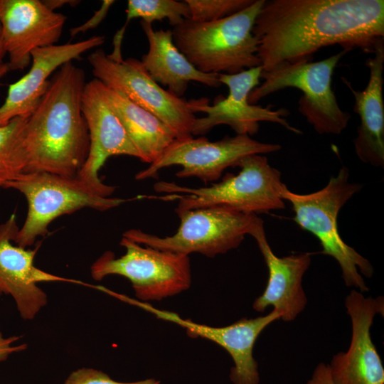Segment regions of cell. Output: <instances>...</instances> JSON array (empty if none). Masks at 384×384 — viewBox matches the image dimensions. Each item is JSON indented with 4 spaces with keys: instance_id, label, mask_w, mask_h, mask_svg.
I'll return each instance as SVG.
<instances>
[{
    "instance_id": "1",
    "label": "cell",
    "mask_w": 384,
    "mask_h": 384,
    "mask_svg": "<svg viewBox=\"0 0 384 384\" xmlns=\"http://www.w3.org/2000/svg\"><path fill=\"white\" fill-rule=\"evenodd\" d=\"M252 33L263 70L284 61L310 60L335 44L373 53L384 39V1H265Z\"/></svg>"
},
{
    "instance_id": "2",
    "label": "cell",
    "mask_w": 384,
    "mask_h": 384,
    "mask_svg": "<svg viewBox=\"0 0 384 384\" xmlns=\"http://www.w3.org/2000/svg\"><path fill=\"white\" fill-rule=\"evenodd\" d=\"M85 84L84 70L72 61L52 75L48 89L26 124L24 173L78 176L90 149L88 128L81 109Z\"/></svg>"
},
{
    "instance_id": "3",
    "label": "cell",
    "mask_w": 384,
    "mask_h": 384,
    "mask_svg": "<svg viewBox=\"0 0 384 384\" xmlns=\"http://www.w3.org/2000/svg\"><path fill=\"white\" fill-rule=\"evenodd\" d=\"M265 2L254 0L247 8L217 21L185 19L172 29L174 43L205 73L232 75L261 66L252 28Z\"/></svg>"
},
{
    "instance_id": "4",
    "label": "cell",
    "mask_w": 384,
    "mask_h": 384,
    "mask_svg": "<svg viewBox=\"0 0 384 384\" xmlns=\"http://www.w3.org/2000/svg\"><path fill=\"white\" fill-rule=\"evenodd\" d=\"M362 185L349 181V171L343 166L321 189L300 194L290 191L284 184L281 196L289 202L294 213V220L303 230L313 234L319 241L321 253L334 258L338 263L346 286L362 293L369 291L363 275L372 277L370 262L341 237L337 218L342 207Z\"/></svg>"
},
{
    "instance_id": "5",
    "label": "cell",
    "mask_w": 384,
    "mask_h": 384,
    "mask_svg": "<svg viewBox=\"0 0 384 384\" xmlns=\"http://www.w3.org/2000/svg\"><path fill=\"white\" fill-rule=\"evenodd\" d=\"M238 167L240 171L238 174L228 173L220 182L210 186L192 188L159 181L154 188L157 192L185 193L159 198L178 199L176 210L221 206L257 215L285 207V201L281 196L284 186L281 173L269 164L265 156H247L241 160Z\"/></svg>"
},
{
    "instance_id": "6",
    "label": "cell",
    "mask_w": 384,
    "mask_h": 384,
    "mask_svg": "<svg viewBox=\"0 0 384 384\" xmlns=\"http://www.w3.org/2000/svg\"><path fill=\"white\" fill-rule=\"evenodd\" d=\"M349 50L343 49L326 59L295 63L281 62L263 70L264 81L248 96L254 105L277 91L294 87L302 92L299 111L319 134H340L347 127L351 114L341 110L331 87L332 75L341 58Z\"/></svg>"
},
{
    "instance_id": "7",
    "label": "cell",
    "mask_w": 384,
    "mask_h": 384,
    "mask_svg": "<svg viewBox=\"0 0 384 384\" xmlns=\"http://www.w3.org/2000/svg\"><path fill=\"white\" fill-rule=\"evenodd\" d=\"M4 188L21 193L28 203L25 221L13 240L23 248L33 245L38 237L46 236L50 224L61 215L86 208L105 211L130 201L102 196L77 176L47 172L22 173Z\"/></svg>"
},
{
    "instance_id": "8",
    "label": "cell",
    "mask_w": 384,
    "mask_h": 384,
    "mask_svg": "<svg viewBox=\"0 0 384 384\" xmlns=\"http://www.w3.org/2000/svg\"><path fill=\"white\" fill-rule=\"evenodd\" d=\"M180 225L176 233L159 237L130 229L123 237L156 250L188 255L198 252L208 257L237 248L262 219L257 215L221 206L176 210Z\"/></svg>"
},
{
    "instance_id": "9",
    "label": "cell",
    "mask_w": 384,
    "mask_h": 384,
    "mask_svg": "<svg viewBox=\"0 0 384 384\" xmlns=\"http://www.w3.org/2000/svg\"><path fill=\"white\" fill-rule=\"evenodd\" d=\"M120 245L126 252L116 258L107 251L91 266L92 277L102 280L110 274L129 279L141 302L161 301L187 290L191 284L188 255L162 251L122 236Z\"/></svg>"
},
{
    "instance_id": "10",
    "label": "cell",
    "mask_w": 384,
    "mask_h": 384,
    "mask_svg": "<svg viewBox=\"0 0 384 384\" xmlns=\"http://www.w3.org/2000/svg\"><path fill=\"white\" fill-rule=\"evenodd\" d=\"M87 60L95 79L155 115L174 131L176 139L193 137L196 118L191 109L193 99L178 97L162 88L138 59L114 58L99 48Z\"/></svg>"
},
{
    "instance_id": "11",
    "label": "cell",
    "mask_w": 384,
    "mask_h": 384,
    "mask_svg": "<svg viewBox=\"0 0 384 384\" xmlns=\"http://www.w3.org/2000/svg\"><path fill=\"white\" fill-rule=\"evenodd\" d=\"M278 144L263 143L246 134L226 136L210 142L204 137L176 139L161 156L135 176L138 181L157 176L160 169L179 165L178 178L196 177L207 183L218 180L228 167L238 166L245 157L281 149Z\"/></svg>"
},
{
    "instance_id": "12",
    "label": "cell",
    "mask_w": 384,
    "mask_h": 384,
    "mask_svg": "<svg viewBox=\"0 0 384 384\" xmlns=\"http://www.w3.org/2000/svg\"><path fill=\"white\" fill-rule=\"evenodd\" d=\"M262 72V66H258L236 74H218L220 83L228 87V95L226 97L218 96L211 105L208 98L193 99L192 110L195 113L204 112L206 116L196 118L191 129L192 136L203 135L215 126L226 124L236 134L250 137L258 132L261 122L276 123L294 134H302L286 119L289 110L284 108L274 110L271 105L262 107L249 102L248 96L260 85Z\"/></svg>"
},
{
    "instance_id": "13",
    "label": "cell",
    "mask_w": 384,
    "mask_h": 384,
    "mask_svg": "<svg viewBox=\"0 0 384 384\" xmlns=\"http://www.w3.org/2000/svg\"><path fill=\"white\" fill-rule=\"evenodd\" d=\"M117 298L152 314L157 319L174 323L186 331L191 337H201L223 348L231 356L234 366L230 378L233 384H259L257 363L253 356L255 342L272 322L280 319L274 310L252 319L242 318L228 326L214 327L183 319L178 314L156 309L148 302H143L118 294Z\"/></svg>"
},
{
    "instance_id": "14",
    "label": "cell",
    "mask_w": 384,
    "mask_h": 384,
    "mask_svg": "<svg viewBox=\"0 0 384 384\" xmlns=\"http://www.w3.org/2000/svg\"><path fill=\"white\" fill-rule=\"evenodd\" d=\"M81 109L88 128L90 149L77 177L97 194L110 197L115 187L105 184L99 177V171L107 159L116 155L140 159V155L105 100L100 80L94 78L86 82L81 97Z\"/></svg>"
},
{
    "instance_id": "15",
    "label": "cell",
    "mask_w": 384,
    "mask_h": 384,
    "mask_svg": "<svg viewBox=\"0 0 384 384\" xmlns=\"http://www.w3.org/2000/svg\"><path fill=\"white\" fill-rule=\"evenodd\" d=\"M345 306L351 321V339L348 351L334 355L328 364L334 384H384V368L370 336L374 317L384 314L383 297H365L353 289Z\"/></svg>"
},
{
    "instance_id": "16",
    "label": "cell",
    "mask_w": 384,
    "mask_h": 384,
    "mask_svg": "<svg viewBox=\"0 0 384 384\" xmlns=\"http://www.w3.org/2000/svg\"><path fill=\"white\" fill-rule=\"evenodd\" d=\"M66 16L49 9L39 0H0V25L9 70H23L31 52L55 45Z\"/></svg>"
},
{
    "instance_id": "17",
    "label": "cell",
    "mask_w": 384,
    "mask_h": 384,
    "mask_svg": "<svg viewBox=\"0 0 384 384\" xmlns=\"http://www.w3.org/2000/svg\"><path fill=\"white\" fill-rule=\"evenodd\" d=\"M19 227L15 213L0 225V295L11 296L20 316L33 319L46 305V294L37 284L41 282H82L52 274L34 265V258L41 242L33 249L14 245L13 240Z\"/></svg>"
},
{
    "instance_id": "18",
    "label": "cell",
    "mask_w": 384,
    "mask_h": 384,
    "mask_svg": "<svg viewBox=\"0 0 384 384\" xmlns=\"http://www.w3.org/2000/svg\"><path fill=\"white\" fill-rule=\"evenodd\" d=\"M105 40L103 36H94L76 43L33 50L30 70L9 85L5 101L0 106V125L15 117H29L48 89L49 78L53 73L63 64L78 59L82 53L100 46Z\"/></svg>"
},
{
    "instance_id": "19",
    "label": "cell",
    "mask_w": 384,
    "mask_h": 384,
    "mask_svg": "<svg viewBox=\"0 0 384 384\" xmlns=\"http://www.w3.org/2000/svg\"><path fill=\"white\" fill-rule=\"evenodd\" d=\"M268 269V281L261 295L255 299L252 308L264 312L272 306L284 321H292L303 311L307 297L302 286L304 274L311 264L307 252L277 257L272 250L261 219L251 231Z\"/></svg>"
},
{
    "instance_id": "20",
    "label": "cell",
    "mask_w": 384,
    "mask_h": 384,
    "mask_svg": "<svg viewBox=\"0 0 384 384\" xmlns=\"http://www.w3.org/2000/svg\"><path fill=\"white\" fill-rule=\"evenodd\" d=\"M383 43V40L376 45L374 55L366 61L369 79L363 90H355L346 78H341L354 97L353 111L360 117L357 136L353 139L355 152L363 162L382 168L384 166Z\"/></svg>"
},
{
    "instance_id": "21",
    "label": "cell",
    "mask_w": 384,
    "mask_h": 384,
    "mask_svg": "<svg viewBox=\"0 0 384 384\" xmlns=\"http://www.w3.org/2000/svg\"><path fill=\"white\" fill-rule=\"evenodd\" d=\"M140 24L149 43V50L141 62L159 85L167 86V90L178 97L186 92L191 81L215 88L222 85L218 74L200 71L178 50L173 41L172 30L156 31L142 21Z\"/></svg>"
},
{
    "instance_id": "22",
    "label": "cell",
    "mask_w": 384,
    "mask_h": 384,
    "mask_svg": "<svg viewBox=\"0 0 384 384\" xmlns=\"http://www.w3.org/2000/svg\"><path fill=\"white\" fill-rule=\"evenodd\" d=\"M100 88L137 149L140 161L149 164L154 163L176 139L174 131L121 92L106 86L102 82Z\"/></svg>"
},
{
    "instance_id": "23",
    "label": "cell",
    "mask_w": 384,
    "mask_h": 384,
    "mask_svg": "<svg viewBox=\"0 0 384 384\" xmlns=\"http://www.w3.org/2000/svg\"><path fill=\"white\" fill-rule=\"evenodd\" d=\"M28 118L15 117L0 125V189L25 171L24 132Z\"/></svg>"
},
{
    "instance_id": "24",
    "label": "cell",
    "mask_w": 384,
    "mask_h": 384,
    "mask_svg": "<svg viewBox=\"0 0 384 384\" xmlns=\"http://www.w3.org/2000/svg\"><path fill=\"white\" fill-rule=\"evenodd\" d=\"M127 21L120 30L124 32L127 23L133 18L152 24L155 21L166 18L173 27L191 18L190 9L186 1L176 0H129L126 9Z\"/></svg>"
},
{
    "instance_id": "25",
    "label": "cell",
    "mask_w": 384,
    "mask_h": 384,
    "mask_svg": "<svg viewBox=\"0 0 384 384\" xmlns=\"http://www.w3.org/2000/svg\"><path fill=\"white\" fill-rule=\"evenodd\" d=\"M194 21H213L249 6L254 0H185Z\"/></svg>"
},
{
    "instance_id": "26",
    "label": "cell",
    "mask_w": 384,
    "mask_h": 384,
    "mask_svg": "<svg viewBox=\"0 0 384 384\" xmlns=\"http://www.w3.org/2000/svg\"><path fill=\"white\" fill-rule=\"evenodd\" d=\"M64 384H160L154 379H146L132 383H122L112 380L102 371L82 368L73 371Z\"/></svg>"
},
{
    "instance_id": "27",
    "label": "cell",
    "mask_w": 384,
    "mask_h": 384,
    "mask_svg": "<svg viewBox=\"0 0 384 384\" xmlns=\"http://www.w3.org/2000/svg\"><path fill=\"white\" fill-rule=\"evenodd\" d=\"M114 1L112 0L103 1L100 8L95 11V14L88 21L81 26L70 29V36L73 37L79 33L85 32L89 29L97 26V25L100 23L103 18L106 16L110 7L114 4Z\"/></svg>"
},
{
    "instance_id": "28",
    "label": "cell",
    "mask_w": 384,
    "mask_h": 384,
    "mask_svg": "<svg viewBox=\"0 0 384 384\" xmlns=\"http://www.w3.org/2000/svg\"><path fill=\"white\" fill-rule=\"evenodd\" d=\"M20 338L19 336H12L4 337L0 331V361L6 360L9 356L26 349L27 345L22 343L16 345L15 343Z\"/></svg>"
},
{
    "instance_id": "29",
    "label": "cell",
    "mask_w": 384,
    "mask_h": 384,
    "mask_svg": "<svg viewBox=\"0 0 384 384\" xmlns=\"http://www.w3.org/2000/svg\"><path fill=\"white\" fill-rule=\"evenodd\" d=\"M306 384H334L329 365L324 363H319Z\"/></svg>"
},
{
    "instance_id": "30",
    "label": "cell",
    "mask_w": 384,
    "mask_h": 384,
    "mask_svg": "<svg viewBox=\"0 0 384 384\" xmlns=\"http://www.w3.org/2000/svg\"><path fill=\"white\" fill-rule=\"evenodd\" d=\"M42 1L49 9L53 11L65 5L75 6L80 2V1L72 0H45Z\"/></svg>"
},
{
    "instance_id": "31",
    "label": "cell",
    "mask_w": 384,
    "mask_h": 384,
    "mask_svg": "<svg viewBox=\"0 0 384 384\" xmlns=\"http://www.w3.org/2000/svg\"><path fill=\"white\" fill-rule=\"evenodd\" d=\"M6 50L4 48L2 35H1V28L0 25V66L4 64V58L6 55Z\"/></svg>"
},
{
    "instance_id": "32",
    "label": "cell",
    "mask_w": 384,
    "mask_h": 384,
    "mask_svg": "<svg viewBox=\"0 0 384 384\" xmlns=\"http://www.w3.org/2000/svg\"><path fill=\"white\" fill-rule=\"evenodd\" d=\"M9 71L7 63H4L0 66V79Z\"/></svg>"
}]
</instances>
